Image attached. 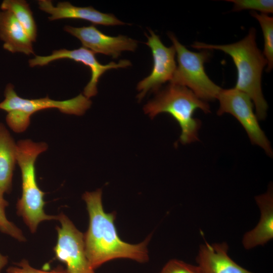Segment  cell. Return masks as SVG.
I'll list each match as a JSON object with an SVG mask.
<instances>
[{
  "label": "cell",
  "instance_id": "cell-1",
  "mask_svg": "<svg viewBox=\"0 0 273 273\" xmlns=\"http://www.w3.org/2000/svg\"><path fill=\"white\" fill-rule=\"evenodd\" d=\"M82 198L89 218L88 229L84 235L85 251L93 269L115 259H129L140 263L148 261L147 245L150 237L137 244L122 241L114 225L115 214L106 213L103 209L101 190L85 192Z\"/></svg>",
  "mask_w": 273,
  "mask_h": 273
},
{
  "label": "cell",
  "instance_id": "cell-2",
  "mask_svg": "<svg viewBox=\"0 0 273 273\" xmlns=\"http://www.w3.org/2000/svg\"><path fill=\"white\" fill-rule=\"evenodd\" d=\"M256 30L251 28L241 40L229 44L214 45L195 42L193 48L202 50H218L230 55L237 67L238 78L234 87L246 94L253 102L256 116L264 120L268 105L261 89V75L267 61L256 43Z\"/></svg>",
  "mask_w": 273,
  "mask_h": 273
},
{
  "label": "cell",
  "instance_id": "cell-3",
  "mask_svg": "<svg viewBox=\"0 0 273 273\" xmlns=\"http://www.w3.org/2000/svg\"><path fill=\"white\" fill-rule=\"evenodd\" d=\"M200 109L210 112L209 105L198 97L187 87L170 83L144 107L146 114L152 119L161 113L170 114L181 128L179 141L187 144L198 140V130L201 123L193 117L194 112Z\"/></svg>",
  "mask_w": 273,
  "mask_h": 273
},
{
  "label": "cell",
  "instance_id": "cell-4",
  "mask_svg": "<svg viewBox=\"0 0 273 273\" xmlns=\"http://www.w3.org/2000/svg\"><path fill=\"white\" fill-rule=\"evenodd\" d=\"M47 149L46 143H34L30 140H20L16 144V159L21 169L22 181V196L17 203V214L22 217L32 233L36 232L41 221L58 218L57 216L45 213V193L39 188L36 180V159Z\"/></svg>",
  "mask_w": 273,
  "mask_h": 273
},
{
  "label": "cell",
  "instance_id": "cell-5",
  "mask_svg": "<svg viewBox=\"0 0 273 273\" xmlns=\"http://www.w3.org/2000/svg\"><path fill=\"white\" fill-rule=\"evenodd\" d=\"M4 95L5 99L0 103V109L8 112L6 122L15 132L25 130L29 125L31 116L41 110L55 108L63 113L80 116L92 105L89 99L82 94L64 101L52 100L48 96L36 99H24L16 94L11 83L7 85Z\"/></svg>",
  "mask_w": 273,
  "mask_h": 273
},
{
  "label": "cell",
  "instance_id": "cell-6",
  "mask_svg": "<svg viewBox=\"0 0 273 273\" xmlns=\"http://www.w3.org/2000/svg\"><path fill=\"white\" fill-rule=\"evenodd\" d=\"M168 35L177 54L178 62L170 83L187 87L204 101L217 99L222 88L208 77L204 67L209 53L206 50L200 52L190 51L173 33L170 32Z\"/></svg>",
  "mask_w": 273,
  "mask_h": 273
},
{
  "label": "cell",
  "instance_id": "cell-7",
  "mask_svg": "<svg viewBox=\"0 0 273 273\" xmlns=\"http://www.w3.org/2000/svg\"><path fill=\"white\" fill-rule=\"evenodd\" d=\"M217 99L219 102L217 114L226 113L233 115L245 129L252 144L260 147L272 156L270 144L259 124L251 99L234 88L221 89Z\"/></svg>",
  "mask_w": 273,
  "mask_h": 273
},
{
  "label": "cell",
  "instance_id": "cell-8",
  "mask_svg": "<svg viewBox=\"0 0 273 273\" xmlns=\"http://www.w3.org/2000/svg\"><path fill=\"white\" fill-rule=\"evenodd\" d=\"M57 216L61 227L56 228L58 240L54 249L55 257L66 264L67 273H95L86 256L84 235L64 214Z\"/></svg>",
  "mask_w": 273,
  "mask_h": 273
},
{
  "label": "cell",
  "instance_id": "cell-9",
  "mask_svg": "<svg viewBox=\"0 0 273 273\" xmlns=\"http://www.w3.org/2000/svg\"><path fill=\"white\" fill-rule=\"evenodd\" d=\"M65 59L80 62L90 68L91 78L83 90V95L89 99L97 95L98 81L105 72L111 69L126 68L131 65L128 60H121L118 63L111 62L103 65L97 59L95 53L83 47L71 50L65 49L54 50L48 56H35L28 62L29 66L33 67L43 66L52 61Z\"/></svg>",
  "mask_w": 273,
  "mask_h": 273
},
{
  "label": "cell",
  "instance_id": "cell-10",
  "mask_svg": "<svg viewBox=\"0 0 273 273\" xmlns=\"http://www.w3.org/2000/svg\"><path fill=\"white\" fill-rule=\"evenodd\" d=\"M147 36L146 44L151 49L153 58V66L150 75L140 81L137 85L139 92L138 100L141 101L149 91H157L161 85L171 80L176 66L175 50L172 46L167 47L159 36L152 30Z\"/></svg>",
  "mask_w": 273,
  "mask_h": 273
},
{
  "label": "cell",
  "instance_id": "cell-11",
  "mask_svg": "<svg viewBox=\"0 0 273 273\" xmlns=\"http://www.w3.org/2000/svg\"><path fill=\"white\" fill-rule=\"evenodd\" d=\"M65 31L77 38L82 47L94 53H100L118 58L123 51H134L138 47L136 40L126 36H111L106 35L95 26L75 27L69 25L64 28Z\"/></svg>",
  "mask_w": 273,
  "mask_h": 273
},
{
  "label": "cell",
  "instance_id": "cell-12",
  "mask_svg": "<svg viewBox=\"0 0 273 273\" xmlns=\"http://www.w3.org/2000/svg\"><path fill=\"white\" fill-rule=\"evenodd\" d=\"M40 10L51 15V21L73 19L88 21L95 24L105 26L124 25L125 23L118 19L113 14L102 13L93 7L74 6L68 2H59L54 6L50 0H39Z\"/></svg>",
  "mask_w": 273,
  "mask_h": 273
},
{
  "label": "cell",
  "instance_id": "cell-13",
  "mask_svg": "<svg viewBox=\"0 0 273 273\" xmlns=\"http://www.w3.org/2000/svg\"><path fill=\"white\" fill-rule=\"evenodd\" d=\"M225 242L200 246L196 257L197 265L202 273H254L238 264L229 256Z\"/></svg>",
  "mask_w": 273,
  "mask_h": 273
},
{
  "label": "cell",
  "instance_id": "cell-14",
  "mask_svg": "<svg viewBox=\"0 0 273 273\" xmlns=\"http://www.w3.org/2000/svg\"><path fill=\"white\" fill-rule=\"evenodd\" d=\"M260 210V218L256 226L243 237L242 244L247 250L263 245L273 238V195L272 189L255 198Z\"/></svg>",
  "mask_w": 273,
  "mask_h": 273
},
{
  "label": "cell",
  "instance_id": "cell-15",
  "mask_svg": "<svg viewBox=\"0 0 273 273\" xmlns=\"http://www.w3.org/2000/svg\"><path fill=\"white\" fill-rule=\"evenodd\" d=\"M0 39L3 48L12 53L34 54L32 41L25 29L9 11L0 12Z\"/></svg>",
  "mask_w": 273,
  "mask_h": 273
},
{
  "label": "cell",
  "instance_id": "cell-16",
  "mask_svg": "<svg viewBox=\"0 0 273 273\" xmlns=\"http://www.w3.org/2000/svg\"><path fill=\"white\" fill-rule=\"evenodd\" d=\"M16 161V144L8 130L0 123V190L4 193L11 191Z\"/></svg>",
  "mask_w": 273,
  "mask_h": 273
},
{
  "label": "cell",
  "instance_id": "cell-17",
  "mask_svg": "<svg viewBox=\"0 0 273 273\" xmlns=\"http://www.w3.org/2000/svg\"><path fill=\"white\" fill-rule=\"evenodd\" d=\"M2 10L13 13L32 42L37 36V27L29 5L24 0H4L1 5Z\"/></svg>",
  "mask_w": 273,
  "mask_h": 273
},
{
  "label": "cell",
  "instance_id": "cell-18",
  "mask_svg": "<svg viewBox=\"0 0 273 273\" xmlns=\"http://www.w3.org/2000/svg\"><path fill=\"white\" fill-rule=\"evenodd\" d=\"M250 14L260 25L264 39L263 54L267 61L266 71H270L273 67V18L266 14H258L255 11Z\"/></svg>",
  "mask_w": 273,
  "mask_h": 273
},
{
  "label": "cell",
  "instance_id": "cell-19",
  "mask_svg": "<svg viewBox=\"0 0 273 273\" xmlns=\"http://www.w3.org/2000/svg\"><path fill=\"white\" fill-rule=\"evenodd\" d=\"M4 194L0 190V231L20 242H24L26 239L21 230L10 221L6 216L5 208L8 202L4 198Z\"/></svg>",
  "mask_w": 273,
  "mask_h": 273
},
{
  "label": "cell",
  "instance_id": "cell-20",
  "mask_svg": "<svg viewBox=\"0 0 273 273\" xmlns=\"http://www.w3.org/2000/svg\"><path fill=\"white\" fill-rule=\"evenodd\" d=\"M233 3L234 11L243 10H253L261 12V13L273 12V1L272 0H228Z\"/></svg>",
  "mask_w": 273,
  "mask_h": 273
},
{
  "label": "cell",
  "instance_id": "cell-21",
  "mask_svg": "<svg viewBox=\"0 0 273 273\" xmlns=\"http://www.w3.org/2000/svg\"><path fill=\"white\" fill-rule=\"evenodd\" d=\"M160 273H202L198 265L173 259L166 263Z\"/></svg>",
  "mask_w": 273,
  "mask_h": 273
},
{
  "label": "cell",
  "instance_id": "cell-22",
  "mask_svg": "<svg viewBox=\"0 0 273 273\" xmlns=\"http://www.w3.org/2000/svg\"><path fill=\"white\" fill-rule=\"evenodd\" d=\"M16 266H10L7 269L8 273H67L66 269L59 266L51 271H44L32 267L26 259L15 263Z\"/></svg>",
  "mask_w": 273,
  "mask_h": 273
},
{
  "label": "cell",
  "instance_id": "cell-23",
  "mask_svg": "<svg viewBox=\"0 0 273 273\" xmlns=\"http://www.w3.org/2000/svg\"><path fill=\"white\" fill-rule=\"evenodd\" d=\"M8 263V257L0 253V273L2 269Z\"/></svg>",
  "mask_w": 273,
  "mask_h": 273
}]
</instances>
